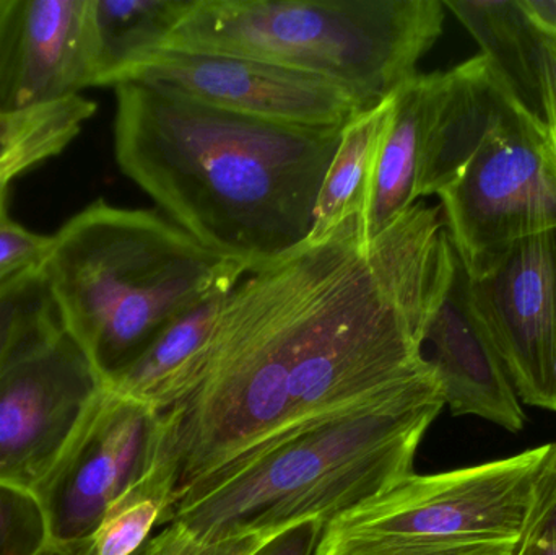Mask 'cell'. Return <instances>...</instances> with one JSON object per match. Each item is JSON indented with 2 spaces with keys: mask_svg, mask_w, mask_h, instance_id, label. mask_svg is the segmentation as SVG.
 Instances as JSON below:
<instances>
[{
  "mask_svg": "<svg viewBox=\"0 0 556 555\" xmlns=\"http://www.w3.org/2000/svg\"><path fill=\"white\" fill-rule=\"evenodd\" d=\"M473 36L513 97L556 133V88L547 36L518 0H443Z\"/></svg>",
  "mask_w": 556,
  "mask_h": 555,
  "instance_id": "14",
  "label": "cell"
},
{
  "mask_svg": "<svg viewBox=\"0 0 556 555\" xmlns=\"http://www.w3.org/2000/svg\"><path fill=\"white\" fill-rule=\"evenodd\" d=\"M51 544L41 502L0 482V555H39Z\"/></svg>",
  "mask_w": 556,
  "mask_h": 555,
  "instance_id": "22",
  "label": "cell"
},
{
  "mask_svg": "<svg viewBox=\"0 0 556 555\" xmlns=\"http://www.w3.org/2000/svg\"><path fill=\"white\" fill-rule=\"evenodd\" d=\"M114 88L117 165L166 217L250 274L306 243L343 127L269 123L147 81Z\"/></svg>",
  "mask_w": 556,
  "mask_h": 555,
  "instance_id": "2",
  "label": "cell"
},
{
  "mask_svg": "<svg viewBox=\"0 0 556 555\" xmlns=\"http://www.w3.org/2000/svg\"><path fill=\"white\" fill-rule=\"evenodd\" d=\"M51 247V237L33 234L15 224L0 209V286L12 277L41 266Z\"/></svg>",
  "mask_w": 556,
  "mask_h": 555,
  "instance_id": "25",
  "label": "cell"
},
{
  "mask_svg": "<svg viewBox=\"0 0 556 555\" xmlns=\"http://www.w3.org/2000/svg\"><path fill=\"white\" fill-rule=\"evenodd\" d=\"M467 276L519 400L556 413V228L515 241Z\"/></svg>",
  "mask_w": 556,
  "mask_h": 555,
  "instance_id": "9",
  "label": "cell"
},
{
  "mask_svg": "<svg viewBox=\"0 0 556 555\" xmlns=\"http://www.w3.org/2000/svg\"><path fill=\"white\" fill-rule=\"evenodd\" d=\"M424 354L454 416L479 417L513 433L525 429L521 400L473 312L469 276L459 257L425 329Z\"/></svg>",
  "mask_w": 556,
  "mask_h": 555,
  "instance_id": "13",
  "label": "cell"
},
{
  "mask_svg": "<svg viewBox=\"0 0 556 555\" xmlns=\"http://www.w3.org/2000/svg\"><path fill=\"white\" fill-rule=\"evenodd\" d=\"M192 0H88L90 87H116L162 48Z\"/></svg>",
  "mask_w": 556,
  "mask_h": 555,
  "instance_id": "17",
  "label": "cell"
},
{
  "mask_svg": "<svg viewBox=\"0 0 556 555\" xmlns=\"http://www.w3.org/2000/svg\"><path fill=\"white\" fill-rule=\"evenodd\" d=\"M323 530L319 521H303L278 533L253 555H316Z\"/></svg>",
  "mask_w": 556,
  "mask_h": 555,
  "instance_id": "26",
  "label": "cell"
},
{
  "mask_svg": "<svg viewBox=\"0 0 556 555\" xmlns=\"http://www.w3.org/2000/svg\"><path fill=\"white\" fill-rule=\"evenodd\" d=\"M274 537L243 534L222 541H201L182 525L169 524L150 538L140 555H253Z\"/></svg>",
  "mask_w": 556,
  "mask_h": 555,
  "instance_id": "23",
  "label": "cell"
},
{
  "mask_svg": "<svg viewBox=\"0 0 556 555\" xmlns=\"http://www.w3.org/2000/svg\"><path fill=\"white\" fill-rule=\"evenodd\" d=\"M515 555H556V541L521 547V550L516 551Z\"/></svg>",
  "mask_w": 556,
  "mask_h": 555,
  "instance_id": "29",
  "label": "cell"
},
{
  "mask_svg": "<svg viewBox=\"0 0 556 555\" xmlns=\"http://www.w3.org/2000/svg\"><path fill=\"white\" fill-rule=\"evenodd\" d=\"M159 414L104 388L72 449L36 492L54 544L90 541L149 468Z\"/></svg>",
  "mask_w": 556,
  "mask_h": 555,
  "instance_id": "11",
  "label": "cell"
},
{
  "mask_svg": "<svg viewBox=\"0 0 556 555\" xmlns=\"http://www.w3.org/2000/svg\"><path fill=\"white\" fill-rule=\"evenodd\" d=\"M438 198L467 273L515 241L555 230V130L516 101Z\"/></svg>",
  "mask_w": 556,
  "mask_h": 555,
  "instance_id": "7",
  "label": "cell"
},
{
  "mask_svg": "<svg viewBox=\"0 0 556 555\" xmlns=\"http://www.w3.org/2000/svg\"><path fill=\"white\" fill-rule=\"evenodd\" d=\"M391 108L392 97L386 98L343 127L317 195L307 243L324 240L356 215L363 217Z\"/></svg>",
  "mask_w": 556,
  "mask_h": 555,
  "instance_id": "18",
  "label": "cell"
},
{
  "mask_svg": "<svg viewBox=\"0 0 556 555\" xmlns=\"http://www.w3.org/2000/svg\"><path fill=\"white\" fill-rule=\"evenodd\" d=\"M552 541H556V442L548 443L539 469L518 550Z\"/></svg>",
  "mask_w": 556,
  "mask_h": 555,
  "instance_id": "24",
  "label": "cell"
},
{
  "mask_svg": "<svg viewBox=\"0 0 556 555\" xmlns=\"http://www.w3.org/2000/svg\"><path fill=\"white\" fill-rule=\"evenodd\" d=\"M547 445L410 475L324 527L316 555H515Z\"/></svg>",
  "mask_w": 556,
  "mask_h": 555,
  "instance_id": "6",
  "label": "cell"
},
{
  "mask_svg": "<svg viewBox=\"0 0 556 555\" xmlns=\"http://www.w3.org/2000/svg\"><path fill=\"white\" fill-rule=\"evenodd\" d=\"M87 87L88 0H0V113Z\"/></svg>",
  "mask_w": 556,
  "mask_h": 555,
  "instance_id": "12",
  "label": "cell"
},
{
  "mask_svg": "<svg viewBox=\"0 0 556 555\" xmlns=\"http://www.w3.org/2000/svg\"><path fill=\"white\" fill-rule=\"evenodd\" d=\"M547 48L551 52L552 67H554L555 88H556V38L555 36H547Z\"/></svg>",
  "mask_w": 556,
  "mask_h": 555,
  "instance_id": "30",
  "label": "cell"
},
{
  "mask_svg": "<svg viewBox=\"0 0 556 555\" xmlns=\"http://www.w3.org/2000/svg\"><path fill=\"white\" fill-rule=\"evenodd\" d=\"M444 10L443 0H192L159 51L270 62L372 108L418 74Z\"/></svg>",
  "mask_w": 556,
  "mask_h": 555,
  "instance_id": "5",
  "label": "cell"
},
{
  "mask_svg": "<svg viewBox=\"0 0 556 555\" xmlns=\"http://www.w3.org/2000/svg\"><path fill=\"white\" fill-rule=\"evenodd\" d=\"M142 553V551H140ZM137 553L136 555H140ZM39 555H94L90 541L78 544H49Z\"/></svg>",
  "mask_w": 556,
  "mask_h": 555,
  "instance_id": "28",
  "label": "cell"
},
{
  "mask_svg": "<svg viewBox=\"0 0 556 555\" xmlns=\"http://www.w3.org/2000/svg\"><path fill=\"white\" fill-rule=\"evenodd\" d=\"M104 388L64 328L13 362L0 375V482L36 495L74 445Z\"/></svg>",
  "mask_w": 556,
  "mask_h": 555,
  "instance_id": "8",
  "label": "cell"
},
{
  "mask_svg": "<svg viewBox=\"0 0 556 555\" xmlns=\"http://www.w3.org/2000/svg\"><path fill=\"white\" fill-rule=\"evenodd\" d=\"M169 510L165 489L143 475L119 501L111 505L91 537L94 555H136L162 528Z\"/></svg>",
  "mask_w": 556,
  "mask_h": 555,
  "instance_id": "21",
  "label": "cell"
},
{
  "mask_svg": "<svg viewBox=\"0 0 556 555\" xmlns=\"http://www.w3.org/2000/svg\"><path fill=\"white\" fill-rule=\"evenodd\" d=\"M518 5L542 35L556 38V0H518Z\"/></svg>",
  "mask_w": 556,
  "mask_h": 555,
  "instance_id": "27",
  "label": "cell"
},
{
  "mask_svg": "<svg viewBox=\"0 0 556 555\" xmlns=\"http://www.w3.org/2000/svg\"><path fill=\"white\" fill-rule=\"evenodd\" d=\"M437 78L438 72H418L392 94L391 114L376 156L362 217L368 241L381 237L418 202V181Z\"/></svg>",
  "mask_w": 556,
  "mask_h": 555,
  "instance_id": "15",
  "label": "cell"
},
{
  "mask_svg": "<svg viewBox=\"0 0 556 555\" xmlns=\"http://www.w3.org/2000/svg\"><path fill=\"white\" fill-rule=\"evenodd\" d=\"M94 111V101L75 93L0 113V188H9L13 178L61 153Z\"/></svg>",
  "mask_w": 556,
  "mask_h": 555,
  "instance_id": "19",
  "label": "cell"
},
{
  "mask_svg": "<svg viewBox=\"0 0 556 555\" xmlns=\"http://www.w3.org/2000/svg\"><path fill=\"white\" fill-rule=\"evenodd\" d=\"M124 81L162 85L218 110L316 129L345 127L369 110L327 78L237 55L155 51L134 65Z\"/></svg>",
  "mask_w": 556,
  "mask_h": 555,
  "instance_id": "10",
  "label": "cell"
},
{
  "mask_svg": "<svg viewBox=\"0 0 556 555\" xmlns=\"http://www.w3.org/2000/svg\"><path fill=\"white\" fill-rule=\"evenodd\" d=\"M7 194H9V188H0V209L7 207Z\"/></svg>",
  "mask_w": 556,
  "mask_h": 555,
  "instance_id": "31",
  "label": "cell"
},
{
  "mask_svg": "<svg viewBox=\"0 0 556 555\" xmlns=\"http://www.w3.org/2000/svg\"><path fill=\"white\" fill-rule=\"evenodd\" d=\"M443 407L433 375L340 414L181 499L163 527L182 525L201 541L277 537L309 520L326 527L414 475L418 446Z\"/></svg>",
  "mask_w": 556,
  "mask_h": 555,
  "instance_id": "4",
  "label": "cell"
},
{
  "mask_svg": "<svg viewBox=\"0 0 556 555\" xmlns=\"http://www.w3.org/2000/svg\"><path fill=\"white\" fill-rule=\"evenodd\" d=\"M456 263L441 207L418 201L376 240L356 215L248 274L194 387L156 419L149 472L169 510L283 440L437 375L425 329Z\"/></svg>",
  "mask_w": 556,
  "mask_h": 555,
  "instance_id": "1",
  "label": "cell"
},
{
  "mask_svg": "<svg viewBox=\"0 0 556 555\" xmlns=\"http://www.w3.org/2000/svg\"><path fill=\"white\" fill-rule=\"evenodd\" d=\"M224 300H211L176 319L106 387L156 414L178 404L201 375Z\"/></svg>",
  "mask_w": 556,
  "mask_h": 555,
  "instance_id": "16",
  "label": "cell"
},
{
  "mask_svg": "<svg viewBox=\"0 0 556 555\" xmlns=\"http://www.w3.org/2000/svg\"><path fill=\"white\" fill-rule=\"evenodd\" d=\"M61 329L41 266L3 282L0 286V375Z\"/></svg>",
  "mask_w": 556,
  "mask_h": 555,
  "instance_id": "20",
  "label": "cell"
},
{
  "mask_svg": "<svg viewBox=\"0 0 556 555\" xmlns=\"http://www.w3.org/2000/svg\"><path fill=\"white\" fill-rule=\"evenodd\" d=\"M64 331L104 383L169 325L250 274L162 212L97 201L51 237L41 264Z\"/></svg>",
  "mask_w": 556,
  "mask_h": 555,
  "instance_id": "3",
  "label": "cell"
}]
</instances>
